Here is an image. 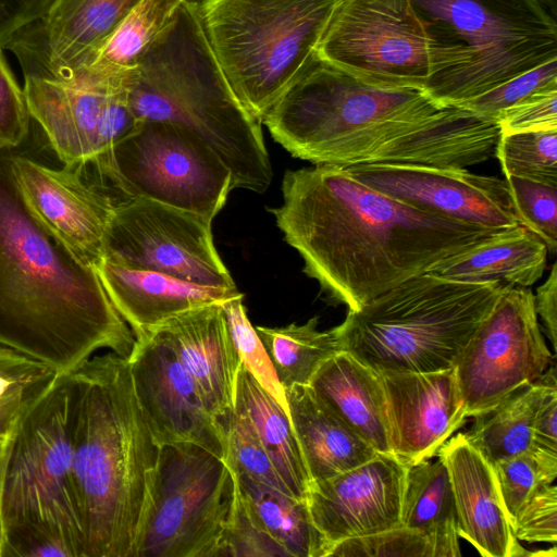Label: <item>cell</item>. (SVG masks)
<instances>
[{"label": "cell", "mask_w": 557, "mask_h": 557, "mask_svg": "<svg viewBox=\"0 0 557 557\" xmlns=\"http://www.w3.org/2000/svg\"><path fill=\"white\" fill-rule=\"evenodd\" d=\"M453 488L458 535L483 557L531 556L513 534L494 469L465 433L440 449Z\"/></svg>", "instance_id": "obj_22"}, {"label": "cell", "mask_w": 557, "mask_h": 557, "mask_svg": "<svg viewBox=\"0 0 557 557\" xmlns=\"http://www.w3.org/2000/svg\"><path fill=\"white\" fill-rule=\"evenodd\" d=\"M3 544H4V534L3 527L0 519V557H3Z\"/></svg>", "instance_id": "obj_50"}, {"label": "cell", "mask_w": 557, "mask_h": 557, "mask_svg": "<svg viewBox=\"0 0 557 557\" xmlns=\"http://www.w3.org/2000/svg\"><path fill=\"white\" fill-rule=\"evenodd\" d=\"M510 523L522 505L557 476V451L532 445L528 450L492 465Z\"/></svg>", "instance_id": "obj_36"}, {"label": "cell", "mask_w": 557, "mask_h": 557, "mask_svg": "<svg viewBox=\"0 0 557 557\" xmlns=\"http://www.w3.org/2000/svg\"><path fill=\"white\" fill-rule=\"evenodd\" d=\"M401 525L423 534L433 557L461 555L453 488L441 458L407 467Z\"/></svg>", "instance_id": "obj_29"}, {"label": "cell", "mask_w": 557, "mask_h": 557, "mask_svg": "<svg viewBox=\"0 0 557 557\" xmlns=\"http://www.w3.org/2000/svg\"><path fill=\"white\" fill-rule=\"evenodd\" d=\"M117 201L144 198L210 221L224 207L233 177L201 140L175 125L141 121L88 168Z\"/></svg>", "instance_id": "obj_12"}, {"label": "cell", "mask_w": 557, "mask_h": 557, "mask_svg": "<svg viewBox=\"0 0 557 557\" xmlns=\"http://www.w3.org/2000/svg\"><path fill=\"white\" fill-rule=\"evenodd\" d=\"M220 423L225 437V460L233 472L251 478L292 496L247 417L234 408Z\"/></svg>", "instance_id": "obj_37"}, {"label": "cell", "mask_w": 557, "mask_h": 557, "mask_svg": "<svg viewBox=\"0 0 557 557\" xmlns=\"http://www.w3.org/2000/svg\"><path fill=\"white\" fill-rule=\"evenodd\" d=\"M379 374L386 398L392 454L406 466L437 456L468 418L455 368Z\"/></svg>", "instance_id": "obj_21"}, {"label": "cell", "mask_w": 557, "mask_h": 557, "mask_svg": "<svg viewBox=\"0 0 557 557\" xmlns=\"http://www.w3.org/2000/svg\"><path fill=\"white\" fill-rule=\"evenodd\" d=\"M202 29L228 84L260 122L315 62L336 0H197Z\"/></svg>", "instance_id": "obj_8"}, {"label": "cell", "mask_w": 557, "mask_h": 557, "mask_svg": "<svg viewBox=\"0 0 557 557\" xmlns=\"http://www.w3.org/2000/svg\"><path fill=\"white\" fill-rule=\"evenodd\" d=\"M75 417L74 377L59 373L9 434L0 494L3 557H84Z\"/></svg>", "instance_id": "obj_6"}, {"label": "cell", "mask_w": 557, "mask_h": 557, "mask_svg": "<svg viewBox=\"0 0 557 557\" xmlns=\"http://www.w3.org/2000/svg\"><path fill=\"white\" fill-rule=\"evenodd\" d=\"M557 87V60L545 62L457 107L497 123L499 114L527 97Z\"/></svg>", "instance_id": "obj_40"}, {"label": "cell", "mask_w": 557, "mask_h": 557, "mask_svg": "<svg viewBox=\"0 0 557 557\" xmlns=\"http://www.w3.org/2000/svg\"><path fill=\"white\" fill-rule=\"evenodd\" d=\"M518 541L527 543L557 542V486L540 487L520 508L511 522Z\"/></svg>", "instance_id": "obj_43"}, {"label": "cell", "mask_w": 557, "mask_h": 557, "mask_svg": "<svg viewBox=\"0 0 557 557\" xmlns=\"http://www.w3.org/2000/svg\"><path fill=\"white\" fill-rule=\"evenodd\" d=\"M0 46V149L18 147L30 125L24 89L16 82Z\"/></svg>", "instance_id": "obj_44"}, {"label": "cell", "mask_w": 557, "mask_h": 557, "mask_svg": "<svg viewBox=\"0 0 557 557\" xmlns=\"http://www.w3.org/2000/svg\"><path fill=\"white\" fill-rule=\"evenodd\" d=\"M534 309L541 319L554 350L557 349V264L554 263L546 281L536 288Z\"/></svg>", "instance_id": "obj_47"}, {"label": "cell", "mask_w": 557, "mask_h": 557, "mask_svg": "<svg viewBox=\"0 0 557 557\" xmlns=\"http://www.w3.org/2000/svg\"><path fill=\"white\" fill-rule=\"evenodd\" d=\"M54 0H0V46L42 16Z\"/></svg>", "instance_id": "obj_46"}, {"label": "cell", "mask_w": 557, "mask_h": 557, "mask_svg": "<svg viewBox=\"0 0 557 557\" xmlns=\"http://www.w3.org/2000/svg\"><path fill=\"white\" fill-rule=\"evenodd\" d=\"M330 556L433 557V554L423 534L404 525H398L381 532L343 541L332 548Z\"/></svg>", "instance_id": "obj_41"}, {"label": "cell", "mask_w": 557, "mask_h": 557, "mask_svg": "<svg viewBox=\"0 0 557 557\" xmlns=\"http://www.w3.org/2000/svg\"><path fill=\"white\" fill-rule=\"evenodd\" d=\"M309 385L377 453L392 454L385 392L376 371L339 350L319 368Z\"/></svg>", "instance_id": "obj_26"}, {"label": "cell", "mask_w": 557, "mask_h": 557, "mask_svg": "<svg viewBox=\"0 0 557 557\" xmlns=\"http://www.w3.org/2000/svg\"><path fill=\"white\" fill-rule=\"evenodd\" d=\"M406 465L377 453L352 469L310 484L306 498L325 557L338 543L401 525Z\"/></svg>", "instance_id": "obj_20"}, {"label": "cell", "mask_w": 557, "mask_h": 557, "mask_svg": "<svg viewBox=\"0 0 557 557\" xmlns=\"http://www.w3.org/2000/svg\"><path fill=\"white\" fill-rule=\"evenodd\" d=\"M519 225L534 233L548 252L557 248V185L519 176L505 177Z\"/></svg>", "instance_id": "obj_39"}, {"label": "cell", "mask_w": 557, "mask_h": 557, "mask_svg": "<svg viewBox=\"0 0 557 557\" xmlns=\"http://www.w3.org/2000/svg\"><path fill=\"white\" fill-rule=\"evenodd\" d=\"M58 374L45 363L0 346V436H9L21 416Z\"/></svg>", "instance_id": "obj_34"}, {"label": "cell", "mask_w": 557, "mask_h": 557, "mask_svg": "<svg viewBox=\"0 0 557 557\" xmlns=\"http://www.w3.org/2000/svg\"><path fill=\"white\" fill-rule=\"evenodd\" d=\"M436 36L467 50L465 64L425 90L444 106L479 97L557 60V24L540 0H411Z\"/></svg>", "instance_id": "obj_10"}, {"label": "cell", "mask_w": 557, "mask_h": 557, "mask_svg": "<svg viewBox=\"0 0 557 557\" xmlns=\"http://www.w3.org/2000/svg\"><path fill=\"white\" fill-rule=\"evenodd\" d=\"M450 107L422 89L362 84L317 60L261 123L293 157L313 165L391 164L405 136Z\"/></svg>", "instance_id": "obj_5"}, {"label": "cell", "mask_w": 557, "mask_h": 557, "mask_svg": "<svg viewBox=\"0 0 557 557\" xmlns=\"http://www.w3.org/2000/svg\"><path fill=\"white\" fill-rule=\"evenodd\" d=\"M235 480L244 505L289 557H325L323 537L311 520L306 500L246 475L235 474Z\"/></svg>", "instance_id": "obj_32"}, {"label": "cell", "mask_w": 557, "mask_h": 557, "mask_svg": "<svg viewBox=\"0 0 557 557\" xmlns=\"http://www.w3.org/2000/svg\"><path fill=\"white\" fill-rule=\"evenodd\" d=\"M236 496L225 458L195 443L159 446L135 557H220Z\"/></svg>", "instance_id": "obj_11"}, {"label": "cell", "mask_w": 557, "mask_h": 557, "mask_svg": "<svg viewBox=\"0 0 557 557\" xmlns=\"http://www.w3.org/2000/svg\"><path fill=\"white\" fill-rule=\"evenodd\" d=\"M103 259L200 285L236 287L215 249L212 221L149 199L116 207Z\"/></svg>", "instance_id": "obj_14"}, {"label": "cell", "mask_w": 557, "mask_h": 557, "mask_svg": "<svg viewBox=\"0 0 557 557\" xmlns=\"http://www.w3.org/2000/svg\"><path fill=\"white\" fill-rule=\"evenodd\" d=\"M285 396L311 483L352 469L377 454L310 385H294L285 389Z\"/></svg>", "instance_id": "obj_25"}, {"label": "cell", "mask_w": 557, "mask_h": 557, "mask_svg": "<svg viewBox=\"0 0 557 557\" xmlns=\"http://www.w3.org/2000/svg\"><path fill=\"white\" fill-rule=\"evenodd\" d=\"M140 0H54L4 45L24 77L73 82Z\"/></svg>", "instance_id": "obj_19"}, {"label": "cell", "mask_w": 557, "mask_h": 557, "mask_svg": "<svg viewBox=\"0 0 557 557\" xmlns=\"http://www.w3.org/2000/svg\"><path fill=\"white\" fill-rule=\"evenodd\" d=\"M141 121L164 122L207 145L232 173L233 187L264 193L272 166L262 123L240 102L202 29L197 0H184L128 78Z\"/></svg>", "instance_id": "obj_4"}, {"label": "cell", "mask_w": 557, "mask_h": 557, "mask_svg": "<svg viewBox=\"0 0 557 557\" xmlns=\"http://www.w3.org/2000/svg\"><path fill=\"white\" fill-rule=\"evenodd\" d=\"M358 182L414 208L490 230L519 225L505 178L465 168L399 164L339 166Z\"/></svg>", "instance_id": "obj_17"}, {"label": "cell", "mask_w": 557, "mask_h": 557, "mask_svg": "<svg viewBox=\"0 0 557 557\" xmlns=\"http://www.w3.org/2000/svg\"><path fill=\"white\" fill-rule=\"evenodd\" d=\"M197 385L208 410L220 422L233 410L240 357L221 304L175 315L156 330Z\"/></svg>", "instance_id": "obj_23"}, {"label": "cell", "mask_w": 557, "mask_h": 557, "mask_svg": "<svg viewBox=\"0 0 557 557\" xmlns=\"http://www.w3.org/2000/svg\"><path fill=\"white\" fill-rule=\"evenodd\" d=\"M500 133L557 128V87L537 91L503 111Z\"/></svg>", "instance_id": "obj_45"}, {"label": "cell", "mask_w": 557, "mask_h": 557, "mask_svg": "<svg viewBox=\"0 0 557 557\" xmlns=\"http://www.w3.org/2000/svg\"><path fill=\"white\" fill-rule=\"evenodd\" d=\"M72 375L84 557H135L159 446L138 405L127 357L92 356Z\"/></svg>", "instance_id": "obj_3"}, {"label": "cell", "mask_w": 557, "mask_h": 557, "mask_svg": "<svg viewBox=\"0 0 557 557\" xmlns=\"http://www.w3.org/2000/svg\"><path fill=\"white\" fill-rule=\"evenodd\" d=\"M243 298L244 295H240L221 304L230 335L242 363L288 413L285 391L276 376L256 327L248 319Z\"/></svg>", "instance_id": "obj_38"}, {"label": "cell", "mask_w": 557, "mask_h": 557, "mask_svg": "<svg viewBox=\"0 0 557 557\" xmlns=\"http://www.w3.org/2000/svg\"><path fill=\"white\" fill-rule=\"evenodd\" d=\"M224 556L289 557L285 548L252 517L238 494L220 550V557Z\"/></svg>", "instance_id": "obj_42"}, {"label": "cell", "mask_w": 557, "mask_h": 557, "mask_svg": "<svg viewBox=\"0 0 557 557\" xmlns=\"http://www.w3.org/2000/svg\"><path fill=\"white\" fill-rule=\"evenodd\" d=\"M533 444L557 451V383L548 387L536 413Z\"/></svg>", "instance_id": "obj_48"}, {"label": "cell", "mask_w": 557, "mask_h": 557, "mask_svg": "<svg viewBox=\"0 0 557 557\" xmlns=\"http://www.w3.org/2000/svg\"><path fill=\"white\" fill-rule=\"evenodd\" d=\"M183 1L140 0L73 82L115 84L126 81Z\"/></svg>", "instance_id": "obj_31"}, {"label": "cell", "mask_w": 557, "mask_h": 557, "mask_svg": "<svg viewBox=\"0 0 557 557\" xmlns=\"http://www.w3.org/2000/svg\"><path fill=\"white\" fill-rule=\"evenodd\" d=\"M127 360L138 405L157 445L195 443L225 458L221 423L164 338L157 331L135 338Z\"/></svg>", "instance_id": "obj_18"}, {"label": "cell", "mask_w": 557, "mask_h": 557, "mask_svg": "<svg viewBox=\"0 0 557 557\" xmlns=\"http://www.w3.org/2000/svg\"><path fill=\"white\" fill-rule=\"evenodd\" d=\"M30 117L65 166L85 169L103 157L141 122L122 84L66 83L24 77Z\"/></svg>", "instance_id": "obj_15"}, {"label": "cell", "mask_w": 557, "mask_h": 557, "mask_svg": "<svg viewBox=\"0 0 557 557\" xmlns=\"http://www.w3.org/2000/svg\"><path fill=\"white\" fill-rule=\"evenodd\" d=\"M554 366L473 417L472 428L465 435L491 465L532 447L536 413L548 387L557 383Z\"/></svg>", "instance_id": "obj_30"}, {"label": "cell", "mask_w": 557, "mask_h": 557, "mask_svg": "<svg viewBox=\"0 0 557 557\" xmlns=\"http://www.w3.org/2000/svg\"><path fill=\"white\" fill-rule=\"evenodd\" d=\"M553 359L534 309L533 292L507 284L455 367L468 418L540 379Z\"/></svg>", "instance_id": "obj_13"}, {"label": "cell", "mask_w": 557, "mask_h": 557, "mask_svg": "<svg viewBox=\"0 0 557 557\" xmlns=\"http://www.w3.org/2000/svg\"><path fill=\"white\" fill-rule=\"evenodd\" d=\"M94 269L135 338L152 332L175 315L244 295L237 287L200 285L160 272L123 267L107 259Z\"/></svg>", "instance_id": "obj_24"}, {"label": "cell", "mask_w": 557, "mask_h": 557, "mask_svg": "<svg viewBox=\"0 0 557 557\" xmlns=\"http://www.w3.org/2000/svg\"><path fill=\"white\" fill-rule=\"evenodd\" d=\"M20 194L32 215L82 262L95 267L106 255L116 199L81 169L51 168L10 153Z\"/></svg>", "instance_id": "obj_16"}, {"label": "cell", "mask_w": 557, "mask_h": 557, "mask_svg": "<svg viewBox=\"0 0 557 557\" xmlns=\"http://www.w3.org/2000/svg\"><path fill=\"white\" fill-rule=\"evenodd\" d=\"M134 343L95 269L32 215L0 149V346L70 373L100 349L128 357Z\"/></svg>", "instance_id": "obj_2"}, {"label": "cell", "mask_w": 557, "mask_h": 557, "mask_svg": "<svg viewBox=\"0 0 557 557\" xmlns=\"http://www.w3.org/2000/svg\"><path fill=\"white\" fill-rule=\"evenodd\" d=\"M494 156L505 177L557 185V128L500 133Z\"/></svg>", "instance_id": "obj_35"}, {"label": "cell", "mask_w": 557, "mask_h": 557, "mask_svg": "<svg viewBox=\"0 0 557 557\" xmlns=\"http://www.w3.org/2000/svg\"><path fill=\"white\" fill-rule=\"evenodd\" d=\"M315 57L369 86L425 90L461 67L467 50L438 39L411 0H336Z\"/></svg>", "instance_id": "obj_9"}, {"label": "cell", "mask_w": 557, "mask_h": 557, "mask_svg": "<svg viewBox=\"0 0 557 557\" xmlns=\"http://www.w3.org/2000/svg\"><path fill=\"white\" fill-rule=\"evenodd\" d=\"M547 253L542 239L517 225L494 233L441 262L431 272L456 281L531 287L545 271Z\"/></svg>", "instance_id": "obj_27"}, {"label": "cell", "mask_w": 557, "mask_h": 557, "mask_svg": "<svg viewBox=\"0 0 557 557\" xmlns=\"http://www.w3.org/2000/svg\"><path fill=\"white\" fill-rule=\"evenodd\" d=\"M234 408L251 423L277 474L295 498L306 500L310 478L290 418L242 363Z\"/></svg>", "instance_id": "obj_28"}, {"label": "cell", "mask_w": 557, "mask_h": 557, "mask_svg": "<svg viewBox=\"0 0 557 557\" xmlns=\"http://www.w3.org/2000/svg\"><path fill=\"white\" fill-rule=\"evenodd\" d=\"M318 324L313 317L304 324L256 327L284 391L309 385L319 368L341 350L334 329L320 331Z\"/></svg>", "instance_id": "obj_33"}, {"label": "cell", "mask_w": 557, "mask_h": 557, "mask_svg": "<svg viewBox=\"0 0 557 557\" xmlns=\"http://www.w3.org/2000/svg\"><path fill=\"white\" fill-rule=\"evenodd\" d=\"M506 285L426 272L348 310L333 329L341 350L377 373L454 369Z\"/></svg>", "instance_id": "obj_7"}, {"label": "cell", "mask_w": 557, "mask_h": 557, "mask_svg": "<svg viewBox=\"0 0 557 557\" xmlns=\"http://www.w3.org/2000/svg\"><path fill=\"white\" fill-rule=\"evenodd\" d=\"M269 209L304 272L326 298L358 310L500 230L458 222L388 197L342 168L287 171Z\"/></svg>", "instance_id": "obj_1"}, {"label": "cell", "mask_w": 557, "mask_h": 557, "mask_svg": "<svg viewBox=\"0 0 557 557\" xmlns=\"http://www.w3.org/2000/svg\"><path fill=\"white\" fill-rule=\"evenodd\" d=\"M7 445H8V437L0 436V494H1V484H2L4 461H5V454H7Z\"/></svg>", "instance_id": "obj_49"}]
</instances>
